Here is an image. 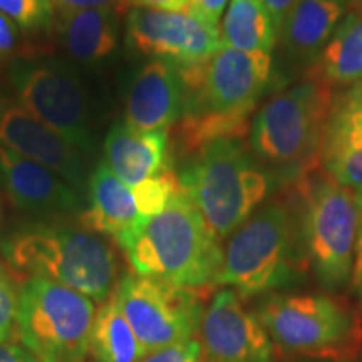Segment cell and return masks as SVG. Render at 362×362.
<instances>
[{
    "mask_svg": "<svg viewBox=\"0 0 362 362\" xmlns=\"http://www.w3.org/2000/svg\"><path fill=\"white\" fill-rule=\"evenodd\" d=\"M104 163L121 181L138 187L171 168L168 131H139L116 123L104 141Z\"/></svg>",
    "mask_w": 362,
    "mask_h": 362,
    "instance_id": "obj_18",
    "label": "cell"
},
{
    "mask_svg": "<svg viewBox=\"0 0 362 362\" xmlns=\"http://www.w3.org/2000/svg\"><path fill=\"white\" fill-rule=\"evenodd\" d=\"M126 44L136 52L185 67L202 64L223 45L218 25L193 12L131 8L126 19Z\"/></svg>",
    "mask_w": 362,
    "mask_h": 362,
    "instance_id": "obj_13",
    "label": "cell"
},
{
    "mask_svg": "<svg viewBox=\"0 0 362 362\" xmlns=\"http://www.w3.org/2000/svg\"><path fill=\"white\" fill-rule=\"evenodd\" d=\"M260 2L264 4L265 11L270 13L275 29H277L279 33V27L282 24L284 17L287 16L288 11H291L293 6H296L297 0H260Z\"/></svg>",
    "mask_w": 362,
    "mask_h": 362,
    "instance_id": "obj_34",
    "label": "cell"
},
{
    "mask_svg": "<svg viewBox=\"0 0 362 362\" xmlns=\"http://www.w3.org/2000/svg\"><path fill=\"white\" fill-rule=\"evenodd\" d=\"M54 11L69 12L84 11V8H115L119 12L126 7L124 0H51Z\"/></svg>",
    "mask_w": 362,
    "mask_h": 362,
    "instance_id": "obj_29",
    "label": "cell"
},
{
    "mask_svg": "<svg viewBox=\"0 0 362 362\" xmlns=\"http://www.w3.org/2000/svg\"><path fill=\"white\" fill-rule=\"evenodd\" d=\"M176 175L181 192L218 240L232 237L275 183L242 138L211 141L188 156Z\"/></svg>",
    "mask_w": 362,
    "mask_h": 362,
    "instance_id": "obj_4",
    "label": "cell"
},
{
    "mask_svg": "<svg viewBox=\"0 0 362 362\" xmlns=\"http://www.w3.org/2000/svg\"><path fill=\"white\" fill-rule=\"evenodd\" d=\"M117 304L146 354L193 339L203 315L200 292L163 280L124 275L115 288Z\"/></svg>",
    "mask_w": 362,
    "mask_h": 362,
    "instance_id": "obj_11",
    "label": "cell"
},
{
    "mask_svg": "<svg viewBox=\"0 0 362 362\" xmlns=\"http://www.w3.org/2000/svg\"><path fill=\"white\" fill-rule=\"evenodd\" d=\"M342 4H346L349 8H359L362 7V0H341Z\"/></svg>",
    "mask_w": 362,
    "mask_h": 362,
    "instance_id": "obj_36",
    "label": "cell"
},
{
    "mask_svg": "<svg viewBox=\"0 0 362 362\" xmlns=\"http://www.w3.org/2000/svg\"><path fill=\"white\" fill-rule=\"evenodd\" d=\"M88 192L89 203L81 214L83 226L119 242L168 205L180 192V181L170 170L138 187H129L101 161L90 175Z\"/></svg>",
    "mask_w": 362,
    "mask_h": 362,
    "instance_id": "obj_12",
    "label": "cell"
},
{
    "mask_svg": "<svg viewBox=\"0 0 362 362\" xmlns=\"http://www.w3.org/2000/svg\"><path fill=\"white\" fill-rule=\"evenodd\" d=\"M362 143V84L334 101L324 148Z\"/></svg>",
    "mask_w": 362,
    "mask_h": 362,
    "instance_id": "obj_24",
    "label": "cell"
},
{
    "mask_svg": "<svg viewBox=\"0 0 362 362\" xmlns=\"http://www.w3.org/2000/svg\"><path fill=\"white\" fill-rule=\"evenodd\" d=\"M59 34L67 52L84 64L110 57L117 45L119 17L115 8H84L59 13Z\"/></svg>",
    "mask_w": 362,
    "mask_h": 362,
    "instance_id": "obj_20",
    "label": "cell"
},
{
    "mask_svg": "<svg viewBox=\"0 0 362 362\" xmlns=\"http://www.w3.org/2000/svg\"><path fill=\"white\" fill-rule=\"evenodd\" d=\"M117 245L134 274L194 292L215 287L223 265L221 240L208 228L181 188L160 214Z\"/></svg>",
    "mask_w": 362,
    "mask_h": 362,
    "instance_id": "obj_2",
    "label": "cell"
},
{
    "mask_svg": "<svg viewBox=\"0 0 362 362\" xmlns=\"http://www.w3.org/2000/svg\"><path fill=\"white\" fill-rule=\"evenodd\" d=\"M257 317L284 354L347 362L362 351L361 312L336 296L270 293Z\"/></svg>",
    "mask_w": 362,
    "mask_h": 362,
    "instance_id": "obj_8",
    "label": "cell"
},
{
    "mask_svg": "<svg viewBox=\"0 0 362 362\" xmlns=\"http://www.w3.org/2000/svg\"><path fill=\"white\" fill-rule=\"evenodd\" d=\"M309 269L291 200L264 203L230 237L216 285L242 298L291 287Z\"/></svg>",
    "mask_w": 362,
    "mask_h": 362,
    "instance_id": "obj_5",
    "label": "cell"
},
{
    "mask_svg": "<svg viewBox=\"0 0 362 362\" xmlns=\"http://www.w3.org/2000/svg\"><path fill=\"white\" fill-rule=\"evenodd\" d=\"M334 101V89L307 74L257 111L248 146L275 183L292 187L320 168Z\"/></svg>",
    "mask_w": 362,
    "mask_h": 362,
    "instance_id": "obj_3",
    "label": "cell"
},
{
    "mask_svg": "<svg viewBox=\"0 0 362 362\" xmlns=\"http://www.w3.org/2000/svg\"><path fill=\"white\" fill-rule=\"evenodd\" d=\"M17 44V25L0 13V56L11 54Z\"/></svg>",
    "mask_w": 362,
    "mask_h": 362,
    "instance_id": "obj_33",
    "label": "cell"
},
{
    "mask_svg": "<svg viewBox=\"0 0 362 362\" xmlns=\"http://www.w3.org/2000/svg\"><path fill=\"white\" fill-rule=\"evenodd\" d=\"M126 7L149 8V11L185 12L189 11L192 0H124Z\"/></svg>",
    "mask_w": 362,
    "mask_h": 362,
    "instance_id": "obj_31",
    "label": "cell"
},
{
    "mask_svg": "<svg viewBox=\"0 0 362 362\" xmlns=\"http://www.w3.org/2000/svg\"><path fill=\"white\" fill-rule=\"evenodd\" d=\"M352 292L359 302V312L362 315V214L359 221V230H357L356 238V250H354V267H352V277H351Z\"/></svg>",
    "mask_w": 362,
    "mask_h": 362,
    "instance_id": "obj_32",
    "label": "cell"
},
{
    "mask_svg": "<svg viewBox=\"0 0 362 362\" xmlns=\"http://www.w3.org/2000/svg\"><path fill=\"white\" fill-rule=\"evenodd\" d=\"M228 0H192L189 12L202 17L208 24L218 25ZM220 27V25H218Z\"/></svg>",
    "mask_w": 362,
    "mask_h": 362,
    "instance_id": "obj_30",
    "label": "cell"
},
{
    "mask_svg": "<svg viewBox=\"0 0 362 362\" xmlns=\"http://www.w3.org/2000/svg\"><path fill=\"white\" fill-rule=\"evenodd\" d=\"M0 362H39L27 349L17 344L2 342L0 344Z\"/></svg>",
    "mask_w": 362,
    "mask_h": 362,
    "instance_id": "obj_35",
    "label": "cell"
},
{
    "mask_svg": "<svg viewBox=\"0 0 362 362\" xmlns=\"http://www.w3.org/2000/svg\"><path fill=\"white\" fill-rule=\"evenodd\" d=\"M0 178L13 205L35 215H66L81 208V193L51 168L0 146Z\"/></svg>",
    "mask_w": 362,
    "mask_h": 362,
    "instance_id": "obj_16",
    "label": "cell"
},
{
    "mask_svg": "<svg viewBox=\"0 0 362 362\" xmlns=\"http://www.w3.org/2000/svg\"><path fill=\"white\" fill-rule=\"evenodd\" d=\"M89 356L94 362H139L146 356L112 292L94 317Z\"/></svg>",
    "mask_w": 362,
    "mask_h": 362,
    "instance_id": "obj_22",
    "label": "cell"
},
{
    "mask_svg": "<svg viewBox=\"0 0 362 362\" xmlns=\"http://www.w3.org/2000/svg\"><path fill=\"white\" fill-rule=\"evenodd\" d=\"M19 296L12 284L0 275V344L7 342L16 324Z\"/></svg>",
    "mask_w": 362,
    "mask_h": 362,
    "instance_id": "obj_28",
    "label": "cell"
},
{
    "mask_svg": "<svg viewBox=\"0 0 362 362\" xmlns=\"http://www.w3.org/2000/svg\"><path fill=\"white\" fill-rule=\"evenodd\" d=\"M139 362H205L200 341L189 339L178 344H171L155 352H149Z\"/></svg>",
    "mask_w": 362,
    "mask_h": 362,
    "instance_id": "obj_27",
    "label": "cell"
},
{
    "mask_svg": "<svg viewBox=\"0 0 362 362\" xmlns=\"http://www.w3.org/2000/svg\"><path fill=\"white\" fill-rule=\"evenodd\" d=\"M11 81L24 110L83 151L94 148L88 96L69 64L59 59L19 61L11 69Z\"/></svg>",
    "mask_w": 362,
    "mask_h": 362,
    "instance_id": "obj_10",
    "label": "cell"
},
{
    "mask_svg": "<svg viewBox=\"0 0 362 362\" xmlns=\"http://www.w3.org/2000/svg\"><path fill=\"white\" fill-rule=\"evenodd\" d=\"M96 305L45 279H27L19 292L17 337L39 362H88Z\"/></svg>",
    "mask_w": 362,
    "mask_h": 362,
    "instance_id": "obj_9",
    "label": "cell"
},
{
    "mask_svg": "<svg viewBox=\"0 0 362 362\" xmlns=\"http://www.w3.org/2000/svg\"><path fill=\"white\" fill-rule=\"evenodd\" d=\"M0 13L24 30H37L52 21L51 0H0Z\"/></svg>",
    "mask_w": 362,
    "mask_h": 362,
    "instance_id": "obj_26",
    "label": "cell"
},
{
    "mask_svg": "<svg viewBox=\"0 0 362 362\" xmlns=\"http://www.w3.org/2000/svg\"><path fill=\"white\" fill-rule=\"evenodd\" d=\"M272 69V54L243 52L226 44L202 64L180 67L185 107L176 123V148L181 155L250 133V116L269 88Z\"/></svg>",
    "mask_w": 362,
    "mask_h": 362,
    "instance_id": "obj_1",
    "label": "cell"
},
{
    "mask_svg": "<svg viewBox=\"0 0 362 362\" xmlns=\"http://www.w3.org/2000/svg\"><path fill=\"white\" fill-rule=\"evenodd\" d=\"M320 170L362 198V143L322 149Z\"/></svg>",
    "mask_w": 362,
    "mask_h": 362,
    "instance_id": "obj_25",
    "label": "cell"
},
{
    "mask_svg": "<svg viewBox=\"0 0 362 362\" xmlns=\"http://www.w3.org/2000/svg\"><path fill=\"white\" fill-rule=\"evenodd\" d=\"M291 189L307 265L324 288L341 291L352 277L362 198L320 168Z\"/></svg>",
    "mask_w": 362,
    "mask_h": 362,
    "instance_id": "obj_7",
    "label": "cell"
},
{
    "mask_svg": "<svg viewBox=\"0 0 362 362\" xmlns=\"http://www.w3.org/2000/svg\"><path fill=\"white\" fill-rule=\"evenodd\" d=\"M4 255L22 277L52 280L90 300H107L117 285L115 250L84 226H29L4 243Z\"/></svg>",
    "mask_w": 362,
    "mask_h": 362,
    "instance_id": "obj_6",
    "label": "cell"
},
{
    "mask_svg": "<svg viewBox=\"0 0 362 362\" xmlns=\"http://www.w3.org/2000/svg\"><path fill=\"white\" fill-rule=\"evenodd\" d=\"M349 11L341 0H297L279 27L277 42L293 64L312 67Z\"/></svg>",
    "mask_w": 362,
    "mask_h": 362,
    "instance_id": "obj_19",
    "label": "cell"
},
{
    "mask_svg": "<svg viewBox=\"0 0 362 362\" xmlns=\"http://www.w3.org/2000/svg\"><path fill=\"white\" fill-rule=\"evenodd\" d=\"M223 44L243 52H267L277 45V29L260 0H230L221 25Z\"/></svg>",
    "mask_w": 362,
    "mask_h": 362,
    "instance_id": "obj_23",
    "label": "cell"
},
{
    "mask_svg": "<svg viewBox=\"0 0 362 362\" xmlns=\"http://www.w3.org/2000/svg\"><path fill=\"white\" fill-rule=\"evenodd\" d=\"M185 81L173 62L153 59L139 69L126 99V123L139 131H170L183 115Z\"/></svg>",
    "mask_w": 362,
    "mask_h": 362,
    "instance_id": "obj_17",
    "label": "cell"
},
{
    "mask_svg": "<svg viewBox=\"0 0 362 362\" xmlns=\"http://www.w3.org/2000/svg\"><path fill=\"white\" fill-rule=\"evenodd\" d=\"M0 146L30 158L62 176L81 193L86 188V158L83 149L49 128L21 104L0 94Z\"/></svg>",
    "mask_w": 362,
    "mask_h": 362,
    "instance_id": "obj_15",
    "label": "cell"
},
{
    "mask_svg": "<svg viewBox=\"0 0 362 362\" xmlns=\"http://www.w3.org/2000/svg\"><path fill=\"white\" fill-rule=\"evenodd\" d=\"M200 346L205 362H272L274 346L257 317L232 288L216 292L203 310Z\"/></svg>",
    "mask_w": 362,
    "mask_h": 362,
    "instance_id": "obj_14",
    "label": "cell"
},
{
    "mask_svg": "<svg viewBox=\"0 0 362 362\" xmlns=\"http://www.w3.org/2000/svg\"><path fill=\"white\" fill-rule=\"evenodd\" d=\"M307 74L332 89L362 84V7L344 16Z\"/></svg>",
    "mask_w": 362,
    "mask_h": 362,
    "instance_id": "obj_21",
    "label": "cell"
}]
</instances>
